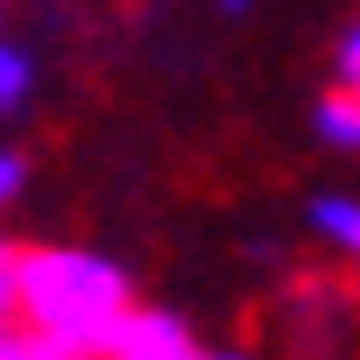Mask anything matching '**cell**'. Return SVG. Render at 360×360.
I'll use <instances>...</instances> for the list:
<instances>
[{
	"mask_svg": "<svg viewBox=\"0 0 360 360\" xmlns=\"http://www.w3.org/2000/svg\"><path fill=\"white\" fill-rule=\"evenodd\" d=\"M134 311H141V290L120 255L92 240H22L15 318H29L71 360H99Z\"/></svg>",
	"mask_w": 360,
	"mask_h": 360,
	"instance_id": "obj_1",
	"label": "cell"
},
{
	"mask_svg": "<svg viewBox=\"0 0 360 360\" xmlns=\"http://www.w3.org/2000/svg\"><path fill=\"white\" fill-rule=\"evenodd\" d=\"M99 360H240V346H212V339H198L191 318H176L169 304H141L113 332V346Z\"/></svg>",
	"mask_w": 360,
	"mask_h": 360,
	"instance_id": "obj_2",
	"label": "cell"
},
{
	"mask_svg": "<svg viewBox=\"0 0 360 360\" xmlns=\"http://www.w3.org/2000/svg\"><path fill=\"white\" fill-rule=\"evenodd\" d=\"M304 240L318 248V262L346 283H360V191H311L304 205Z\"/></svg>",
	"mask_w": 360,
	"mask_h": 360,
	"instance_id": "obj_3",
	"label": "cell"
},
{
	"mask_svg": "<svg viewBox=\"0 0 360 360\" xmlns=\"http://www.w3.org/2000/svg\"><path fill=\"white\" fill-rule=\"evenodd\" d=\"M36 85H43L36 50H29L22 36H8V29H0V120H15V113L36 99Z\"/></svg>",
	"mask_w": 360,
	"mask_h": 360,
	"instance_id": "obj_4",
	"label": "cell"
},
{
	"mask_svg": "<svg viewBox=\"0 0 360 360\" xmlns=\"http://www.w3.org/2000/svg\"><path fill=\"white\" fill-rule=\"evenodd\" d=\"M311 134L325 148H339V155H360V99L353 92H325L311 106Z\"/></svg>",
	"mask_w": 360,
	"mask_h": 360,
	"instance_id": "obj_5",
	"label": "cell"
},
{
	"mask_svg": "<svg viewBox=\"0 0 360 360\" xmlns=\"http://www.w3.org/2000/svg\"><path fill=\"white\" fill-rule=\"evenodd\" d=\"M0 360H71V353H64V346H50L29 318H15V311H8V318H0Z\"/></svg>",
	"mask_w": 360,
	"mask_h": 360,
	"instance_id": "obj_6",
	"label": "cell"
},
{
	"mask_svg": "<svg viewBox=\"0 0 360 360\" xmlns=\"http://www.w3.org/2000/svg\"><path fill=\"white\" fill-rule=\"evenodd\" d=\"M332 92H353L360 99V8H353V22L332 43Z\"/></svg>",
	"mask_w": 360,
	"mask_h": 360,
	"instance_id": "obj_7",
	"label": "cell"
},
{
	"mask_svg": "<svg viewBox=\"0 0 360 360\" xmlns=\"http://www.w3.org/2000/svg\"><path fill=\"white\" fill-rule=\"evenodd\" d=\"M22 191H29V155L0 148V233H8V212L22 205Z\"/></svg>",
	"mask_w": 360,
	"mask_h": 360,
	"instance_id": "obj_8",
	"label": "cell"
},
{
	"mask_svg": "<svg viewBox=\"0 0 360 360\" xmlns=\"http://www.w3.org/2000/svg\"><path fill=\"white\" fill-rule=\"evenodd\" d=\"M15 283H22V240L0 233V318L15 311Z\"/></svg>",
	"mask_w": 360,
	"mask_h": 360,
	"instance_id": "obj_9",
	"label": "cell"
},
{
	"mask_svg": "<svg viewBox=\"0 0 360 360\" xmlns=\"http://www.w3.org/2000/svg\"><path fill=\"white\" fill-rule=\"evenodd\" d=\"M219 8H226V15H240V8H248V0H219Z\"/></svg>",
	"mask_w": 360,
	"mask_h": 360,
	"instance_id": "obj_10",
	"label": "cell"
},
{
	"mask_svg": "<svg viewBox=\"0 0 360 360\" xmlns=\"http://www.w3.org/2000/svg\"><path fill=\"white\" fill-rule=\"evenodd\" d=\"M240 360H255V353H240Z\"/></svg>",
	"mask_w": 360,
	"mask_h": 360,
	"instance_id": "obj_11",
	"label": "cell"
}]
</instances>
